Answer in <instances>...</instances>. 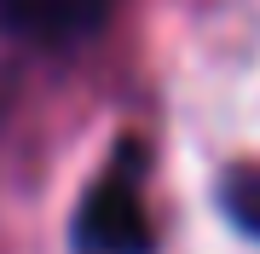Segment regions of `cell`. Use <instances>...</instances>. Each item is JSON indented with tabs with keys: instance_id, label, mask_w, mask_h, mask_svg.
Returning <instances> with one entry per match:
<instances>
[{
	"instance_id": "cell-1",
	"label": "cell",
	"mask_w": 260,
	"mask_h": 254,
	"mask_svg": "<svg viewBox=\"0 0 260 254\" xmlns=\"http://www.w3.org/2000/svg\"><path fill=\"white\" fill-rule=\"evenodd\" d=\"M81 243L93 254H150V220H145V179L139 151H121L104 179L87 191L81 208Z\"/></svg>"
},
{
	"instance_id": "cell-2",
	"label": "cell",
	"mask_w": 260,
	"mask_h": 254,
	"mask_svg": "<svg viewBox=\"0 0 260 254\" xmlns=\"http://www.w3.org/2000/svg\"><path fill=\"white\" fill-rule=\"evenodd\" d=\"M110 18V0H0V23L29 41H75Z\"/></svg>"
},
{
	"instance_id": "cell-3",
	"label": "cell",
	"mask_w": 260,
	"mask_h": 254,
	"mask_svg": "<svg viewBox=\"0 0 260 254\" xmlns=\"http://www.w3.org/2000/svg\"><path fill=\"white\" fill-rule=\"evenodd\" d=\"M220 202H225V214H232V226L260 243V168H237L232 179H225Z\"/></svg>"
}]
</instances>
